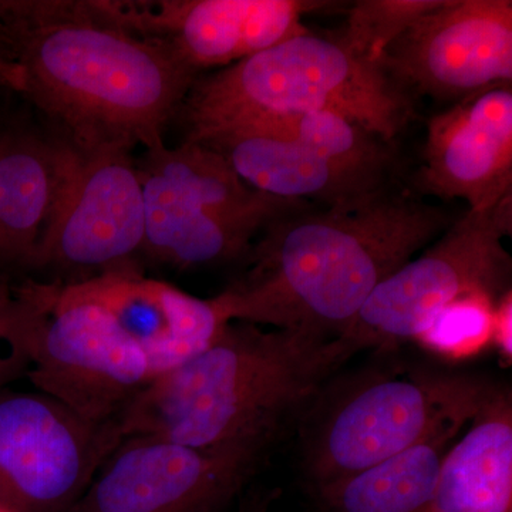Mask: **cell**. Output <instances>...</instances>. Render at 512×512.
I'll use <instances>...</instances> for the list:
<instances>
[{"instance_id": "cell-5", "label": "cell", "mask_w": 512, "mask_h": 512, "mask_svg": "<svg viewBox=\"0 0 512 512\" xmlns=\"http://www.w3.org/2000/svg\"><path fill=\"white\" fill-rule=\"evenodd\" d=\"M493 387L481 377L419 367L332 377L303 413L306 477L316 493L448 427L468 424Z\"/></svg>"}, {"instance_id": "cell-2", "label": "cell", "mask_w": 512, "mask_h": 512, "mask_svg": "<svg viewBox=\"0 0 512 512\" xmlns=\"http://www.w3.org/2000/svg\"><path fill=\"white\" fill-rule=\"evenodd\" d=\"M453 221L393 190L353 210L289 212L262 229L244 274L214 299L228 322L342 338L377 286Z\"/></svg>"}, {"instance_id": "cell-27", "label": "cell", "mask_w": 512, "mask_h": 512, "mask_svg": "<svg viewBox=\"0 0 512 512\" xmlns=\"http://www.w3.org/2000/svg\"><path fill=\"white\" fill-rule=\"evenodd\" d=\"M272 495L266 493L249 494L241 504L237 512H269Z\"/></svg>"}, {"instance_id": "cell-14", "label": "cell", "mask_w": 512, "mask_h": 512, "mask_svg": "<svg viewBox=\"0 0 512 512\" xmlns=\"http://www.w3.org/2000/svg\"><path fill=\"white\" fill-rule=\"evenodd\" d=\"M83 281L143 350L151 380L210 348L231 323L214 298L146 278L133 265Z\"/></svg>"}, {"instance_id": "cell-15", "label": "cell", "mask_w": 512, "mask_h": 512, "mask_svg": "<svg viewBox=\"0 0 512 512\" xmlns=\"http://www.w3.org/2000/svg\"><path fill=\"white\" fill-rule=\"evenodd\" d=\"M79 160L62 137L0 133V254L9 272L35 268Z\"/></svg>"}, {"instance_id": "cell-3", "label": "cell", "mask_w": 512, "mask_h": 512, "mask_svg": "<svg viewBox=\"0 0 512 512\" xmlns=\"http://www.w3.org/2000/svg\"><path fill=\"white\" fill-rule=\"evenodd\" d=\"M355 356L342 338L231 322L210 348L151 380L117 417L120 439L268 454Z\"/></svg>"}, {"instance_id": "cell-22", "label": "cell", "mask_w": 512, "mask_h": 512, "mask_svg": "<svg viewBox=\"0 0 512 512\" xmlns=\"http://www.w3.org/2000/svg\"><path fill=\"white\" fill-rule=\"evenodd\" d=\"M440 0H359L340 39L357 55L382 62L384 50Z\"/></svg>"}, {"instance_id": "cell-18", "label": "cell", "mask_w": 512, "mask_h": 512, "mask_svg": "<svg viewBox=\"0 0 512 512\" xmlns=\"http://www.w3.org/2000/svg\"><path fill=\"white\" fill-rule=\"evenodd\" d=\"M138 167L143 181V251L150 258L187 269L227 264L248 255L261 229L202 210L163 175Z\"/></svg>"}, {"instance_id": "cell-10", "label": "cell", "mask_w": 512, "mask_h": 512, "mask_svg": "<svg viewBox=\"0 0 512 512\" xmlns=\"http://www.w3.org/2000/svg\"><path fill=\"white\" fill-rule=\"evenodd\" d=\"M111 20L167 49L201 76L308 33L316 0H94Z\"/></svg>"}, {"instance_id": "cell-12", "label": "cell", "mask_w": 512, "mask_h": 512, "mask_svg": "<svg viewBox=\"0 0 512 512\" xmlns=\"http://www.w3.org/2000/svg\"><path fill=\"white\" fill-rule=\"evenodd\" d=\"M79 154L33 269L55 266L83 281L133 265L144 245V198L131 151Z\"/></svg>"}, {"instance_id": "cell-1", "label": "cell", "mask_w": 512, "mask_h": 512, "mask_svg": "<svg viewBox=\"0 0 512 512\" xmlns=\"http://www.w3.org/2000/svg\"><path fill=\"white\" fill-rule=\"evenodd\" d=\"M0 43L20 69V93L82 154L164 144L198 77L94 0H0Z\"/></svg>"}, {"instance_id": "cell-26", "label": "cell", "mask_w": 512, "mask_h": 512, "mask_svg": "<svg viewBox=\"0 0 512 512\" xmlns=\"http://www.w3.org/2000/svg\"><path fill=\"white\" fill-rule=\"evenodd\" d=\"M0 86L19 92L22 90V74L15 63L10 60L8 53L0 43Z\"/></svg>"}, {"instance_id": "cell-13", "label": "cell", "mask_w": 512, "mask_h": 512, "mask_svg": "<svg viewBox=\"0 0 512 512\" xmlns=\"http://www.w3.org/2000/svg\"><path fill=\"white\" fill-rule=\"evenodd\" d=\"M417 191L460 198L468 210L494 207L512 194V84L456 101L427 124Z\"/></svg>"}, {"instance_id": "cell-21", "label": "cell", "mask_w": 512, "mask_h": 512, "mask_svg": "<svg viewBox=\"0 0 512 512\" xmlns=\"http://www.w3.org/2000/svg\"><path fill=\"white\" fill-rule=\"evenodd\" d=\"M228 133L264 134L295 141L349 170L392 183L396 167L392 141L384 140L366 127L332 111H301L259 117Z\"/></svg>"}, {"instance_id": "cell-4", "label": "cell", "mask_w": 512, "mask_h": 512, "mask_svg": "<svg viewBox=\"0 0 512 512\" xmlns=\"http://www.w3.org/2000/svg\"><path fill=\"white\" fill-rule=\"evenodd\" d=\"M412 94L340 37L311 30L198 76L178 111L184 141L228 133L259 117L332 111L392 141L413 116Z\"/></svg>"}, {"instance_id": "cell-25", "label": "cell", "mask_w": 512, "mask_h": 512, "mask_svg": "<svg viewBox=\"0 0 512 512\" xmlns=\"http://www.w3.org/2000/svg\"><path fill=\"white\" fill-rule=\"evenodd\" d=\"M511 292L507 293L495 308L494 338L495 349L500 350L504 359H511Z\"/></svg>"}, {"instance_id": "cell-17", "label": "cell", "mask_w": 512, "mask_h": 512, "mask_svg": "<svg viewBox=\"0 0 512 512\" xmlns=\"http://www.w3.org/2000/svg\"><path fill=\"white\" fill-rule=\"evenodd\" d=\"M424 512H512V400L495 386L441 464Z\"/></svg>"}, {"instance_id": "cell-19", "label": "cell", "mask_w": 512, "mask_h": 512, "mask_svg": "<svg viewBox=\"0 0 512 512\" xmlns=\"http://www.w3.org/2000/svg\"><path fill=\"white\" fill-rule=\"evenodd\" d=\"M141 167L163 175L202 210L238 224L264 229L289 212L315 207L286 201L249 187L217 151L194 141L144 151Z\"/></svg>"}, {"instance_id": "cell-16", "label": "cell", "mask_w": 512, "mask_h": 512, "mask_svg": "<svg viewBox=\"0 0 512 512\" xmlns=\"http://www.w3.org/2000/svg\"><path fill=\"white\" fill-rule=\"evenodd\" d=\"M194 143L217 151L249 187L281 200L353 210L393 190L392 183L349 170L284 138L228 133Z\"/></svg>"}, {"instance_id": "cell-23", "label": "cell", "mask_w": 512, "mask_h": 512, "mask_svg": "<svg viewBox=\"0 0 512 512\" xmlns=\"http://www.w3.org/2000/svg\"><path fill=\"white\" fill-rule=\"evenodd\" d=\"M497 305L485 296L453 303L417 342L447 359L477 355L493 343Z\"/></svg>"}, {"instance_id": "cell-11", "label": "cell", "mask_w": 512, "mask_h": 512, "mask_svg": "<svg viewBox=\"0 0 512 512\" xmlns=\"http://www.w3.org/2000/svg\"><path fill=\"white\" fill-rule=\"evenodd\" d=\"M382 64L413 97L456 103L512 84V2L440 0L384 50Z\"/></svg>"}, {"instance_id": "cell-8", "label": "cell", "mask_w": 512, "mask_h": 512, "mask_svg": "<svg viewBox=\"0 0 512 512\" xmlns=\"http://www.w3.org/2000/svg\"><path fill=\"white\" fill-rule=\"evenodd\" d=\"M40 392L0 389V508L69 512L120 444Z\"/></svg>"}, {"instance_id": "cell-24", "label": "cell", "mask_w": 512, "mask_h": 512, "mask_svg": "<svg viewBox=\"0 0 512 512\" xmlns=\"http://www.w3.org/2000/svg\"><path fill=\"white\" fill-rule=\"evenodd\" d=\"M29 312L8 276H0V389L29 369Z\"/></svg>"}, {"instance_id": "cell-6", "label": "cell", "mask_w": 512, "mask_h": 512, "mask_svg": "<svg viewBox=\"0 0 512 512\" xmlns=\"http://www.w3.org/2000/svg\"><path fill=\"white\" fill-rule=\"evenodd\" d=\"M18 289L29 312L33 387L86 423H116L151 382L143 350L86 281H28Z\"/></svg>"}, {"instance_id": "cell-20", "label": "cell", "mask_w": 512, "mask_h": 512, "mask_svg": "<svg viewBox=\"0 0 512 512\" xmlns=\"http://www.w3.org/2000/svg\"><path fill=\"white\" fill-rule=\"evenodd\" d=\"M466 427H448L382 463L316 491L322 511H426L444 457Z\"/></svg>"}, {"instance_id": "cell-28", "label": "cell", "mask_w": 512, "mask_h": 512, "mask_svg": "<svg viewBox=\"0 0 512 512\" xmlns=\"http://www.w3.org/2000/svg\"><path fill=\"white\" fill-rule=\"evenodd\" d=\"M0 512H8V511L3 510V508H0Z\"/></svg>"}, {"instance_id": "cell-7", "label": "cell", "mask_w": 512, "mask_h": 512, "mask_svg": "<svg viewBox=\"0 0 512 512\" xmlns=\"http://www.w3.org/2000/svg\"><path fill=\"white\" fill-rule=\"evenodd\" d=\"M512 194L463 217L382 282L342 339L355 352L416 342L453 303L485 296L498 303L511 292Z\"/></svg>"}, {"instance_id": "cell-9", "label": "cell", "mask_w": 512, "mask_h": 512, "mask_svg": "<svg viewBox=\"0 0 512 512\" xmlns=\"http://www.w3.org/2000/svg\"><path fill=\"white\" fill-rule=\"evenodd\" d=\"M247 450H208L127 437L69 512H221L264 463Z\"/></svg>"}]
</instances>
